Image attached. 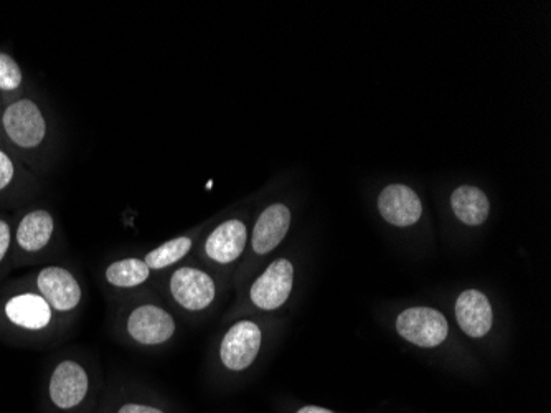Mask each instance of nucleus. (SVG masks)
<instances>
[{"instance_id": "nucleus-1", "label": "nucleus", "mask_w": 551, "mask_h": 413, "mask_svg": "<svg viewBox=\"0 0 551 413\" xmlns=\"http://www.w3.org/2000/svg\"><path fill=\"white\" fill-rule=\"evenodd\" d=\"M396 331L405 341L433 349L448 339V319L441 311L424 306H415L401 311L396 318Z\"/></svg>"}, {"instance_id": "nucleus-2", "label": "nucleus", "mask_w": 551, "mask_h": 413, "mask_svg": "<svg viewBox=\"0 0 551 413\" xmlns=\"http://www.w3.org/2000/svg\"><path fill=\"white\" fill-rule=\"evenodd\" d=\"M2 128L7 138L20 149H35L47 136V121L35 101H14L2 113Z\"/></svg>"}, {"instance_id": "nucleus-3", "label": "nucleus", "mask_w": 551, "mask_h": 413, "mask_svg": "<svg viewBox=\"0 0 551 413\" xmlns=\"http://www.w3.org/2000/svg\"><path fill=\"white\" fill-rule=\"evenodd\" d=\"M263 331L255 321L243 319L228 329L220 342V361L230 372L250 369L260 356Z\"/></svg>"}, {"instance_id": "nucleus-4", "label": "nucleus", "mask_w": 551, "mask_h": 413, "mask_svg": "<svg viewBox=\"0 0 551 413\" xmlns=\"http://www.w3.org/2000/svg\"><path fill=\"white\" fill-rule=\"evenodd\" d=\"M172 300L190 313L210 308L217 298V283L207 271L194 266H180L169 278Z\"/></svg>"}, {"instance_id": "nucleus-5", "label": "nucleus", "mask_w": 551, "mask_h": 413, "mask_svg": "<svg viewBox=\"0 0 551 413\" xmlns=\"http://www.w3.org/2000/svg\"><path fill=\"white\" fill-rule=\"evenodd\" d=\"M175 331L174 316L157 304H139L126 319V333L142 347L162 346L174 338Z\"/></svg>"}, {"instance_id": "nucleus-6", "label": "nucleus", "mask_w": 551, "mask_h": 413, "mask_svg": "<svg viewBox=\"0 0 551 413\" xmlns=\"http://www.w3.org/2000/svg\"><path fill=\"white\" fill-rule=\"evenodd\" d=\"M294 288V265L288 258L274 260L250 288V300L261 311H276L288 303Z\"/></svg>"}, {"instance_id": "nucleus-7", "label": "nucleus", "mask_w": 551, "mask_h": 413, "mask_svg": "<svg viewBox=\"0 0 551 413\" xmlns=\"http://www.w3.org/2000/svg\"><path fill=\"white\" fill-rule=\"evenodd\" d=\"M38 290L43 300L58 313H70L83 300L80 281L62 266H47L38 273Z\"/></svg>"}, {"instance_id": "nucleus-8", "label": "nucleus", "mask_w": 551, "mask_h": 413, "mask_svg": "<svg viewBox=\"0 0 551 413\" xmlns=\"http://www.w3.org/2000/svg\"><path fill=\"white\" fill-rule=\"evenodd\" d=\"M50 399L62 410H71L83 404L90 392V376L80 362L63 361L58 364L50 379Z\"/></svg>"}, {"instance_id": "nucleus-9", "label": "nucleus", "mask_w": 551, "mask_h": 413, "mask_svg": "<svg viewBox=\"0 0 551 413\" xmlns=\"http://www.w3.org/2000/svg\"><path fill=\"white\" fill-rule=\"evenodd\" d=\"M291 210L288 205L271 204L261 212L251 235V248L258 257H266L283 243L291 228Z\"/></svg>"}, {"instance_id": "nucleus-10", "label": "nucleus", "mask_w": 551, "mask_h": 413, "mask_svg": "<svg viewBox=\"0 0 551 413\" xmlns=\"http://www.w3.org/2000/svg\"><path fill=\"white\" fill-rule=\"evenodd\" d=\"M454 313H456L457 326L469 338H484L494 326L492 304L489 298L479 290L462 291L461 295L457 296Z\"/></svg>"}, {"instance_id": "nucleus-11", "label": "nucleus", "mask_w": 551, "mask_h": 413, "mask_svg": "<svg viewBox=\"0 0 551 413\" xmlns=\"http://www.w3.org/2000/svg\"><path fill=\"white\" fill-rule=\"evenodd\" d=\"M378 210L388 224L411 227L421 219L423 204L415 190L403 184H391L378 197Z\"/></svg>"}, {"instance_id": "nucleus-12", "label": "nucleus", "mask_w": 551, "mask_h": 413, "mask_svg": "<svg viewBox=\"0 0 551 413\" xmlns=\"http://www.w3.org/2000/svg\"><path fill=\"white\" fill-rule=\"evenodd\" d=\"M248 227L240 219L225 220L208 235L205 253L217 265H231L245 252Z\"/></svg>"}, {"instance_id": "nucleus-13", "label": "nucleus", "mask_w": 551, "mask_h": 413, "mask_svg": "<svg viewBox=\"0 0 551 413\" xmlns=\"http://www.w3.org/2000/svg\"><path fill=\"white\" fill-rule=\"evenodd\" d=\"M5 316L14 326L29 331H42L52 323L53 309L42 296L24 293L7 301Z\"/></svg>"}, {"instance_id": "nucleus-14", "label": "nucleus", "mask_w": 551, "mask_h": 413, "mask_svg": "<svg viewBox=\"0 0 551 413\" xmlns=\"http://www.w3.org/2000/svg\"><path fill=\"white\" fill-rule=\"evenodd\" d=\"M55 220L47 210H33L20 220L17 228V243L25 252H40L53 237Z\"/></svg>"}, {"instance_id": "nucleus-15", "label": "nucleus", "mask_w": 551, "mask_h": 413, "mask_svg": "<svg viewBox=\"0 0 551 413\" xmlns=\"http://www.w3.org/2000/svg\"><path fill=\"white\" fill-rule=\"evenodd\" d=\"M451 207L454 215L462 224L479 227L489 217L490 204L484 190L472 186H461L451 195Z\"/></svg>"}, {"instance_id": "nucleus-16", "label": "nucleus", "mask_w": 551, "mask_h": 413, "mask_svg": "<svg viewBox=\"0 0 551 413\" xmlns=\"http://www.w3.org/2000/svg\"><path fill=\"white\" fill-rule=\"evenodd\" d=\"M106 283L119 290H132L142 286L151 278V268L146 265L144 258L128 257L116 260L104 270Z\"/></svg>"}, {"instance_id": "nucleus-17", "label": "nucleus", "mask_w": 551, "mask_h": 413, "mask_svg": "<svg viewBox=\"0 0 551 413\" xmlns=\"http://www.w3.org/2000/svg\"><path fill=\"white\" fill-rule=\"evenodd\" d=\"M192 245L194 242L190 237L172 238L169 242L154 248L152 252L146 253L144 262L151 268V271L165 270V268L179 263L180 260H184L192 250Z\"/></svg>"}, {"instance_id": "nucleus-18", "label": "nucleus", "mask_w": 551, "mask_h": 413, "mask_svg": "<svg viewBox=\"0 0 551 413\" xmlns=\"http://www.w3.org/2000/svg\"><path fill=\"white\" fill-rule=\"evenodd\" d=\"M24 81V75L20 70L19 63L7 53L0 52V91L19 90Z\"/></svg>"}, {"instance_id": "nucleus-19", "label": "nucleus", "mask_w": 551, "mask_h": 413, "mask_svg": "<svg viewBox=\"0 0 551 413\" xmlns=\"http://www.w3.org/2000/svg\"><path fill=\"white\" fill-rule=\"evenodd\" d=\"M15 177L14 161L10 159L9 154L0 151V190L7 189L12 184Z\"/></svg>"}, {"instance_id": "nucleus-20", "label": "nucleus", "mask_w": 551, "mask_h": 413, "mask_svg": "<svg viewBox=\"0 0 551 413\" xmlns=\"http://www.w3.org/2000/svg\"><path fill=\"white\" fill-rule=\"evenodd\" d=\"M10 242H12V232H10L9 224L0 219V263L9 252Z\"/></svg>"}, {"instance_id": "nucleus-21", "label": "nucleus", "mask_w": 551, "mask_h": 413, "mask_svg": "<svg viewBox=\"0 0 551 413\" xmlns=\"http://www.w3.org/2000/svg\"><path fill=\"white\" fill-rule=\"evenodd\" d=\"M116 413H165L164 410L154 405L137 404V402H129L119 407Z\"/></svg>"}, {"instance_id": "nucleus-22", "label": "nucleus", "mask_w": 551, "mask_h": 413, "mask_svg": "<svg viewBox=\"0 0 551 413\" xmlns=\"http://www.w3.org/2000/svg\"><path fill=\"white\" fill-rule=\"evenodd\" d=\"M296 413H335L334 410L324 409L319 405H304Z\"/></svg>"}]
</instances>
